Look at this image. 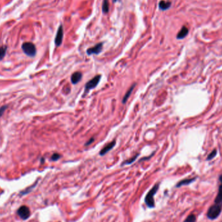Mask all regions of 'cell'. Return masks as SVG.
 Listing matches in <instances>:
<instances>
[{"mask_svg": "<svg viewBox=\"0 0 222 222\" xmlns=\"http://www.w3.org/2000/svg\"><path fill=\"white\" fill-rule=\"evenodd\" d=\"M102 49H103V43H99L98 44H96V45L94 46V47L88 48L87 51V53L88 55H91L93 54L98 55L99 53H101V51H102Z\"/></svg>", "mask_w": 222, "mask_h": 222, "instance_id": "obj_7", "label": "cell"}, {"mask_svg": "<svg viewBox=\"0 0 222 222\" xmlns=\"http://www.w3.org/2000/svg\"><path fill=\"white\" fill-rule=\"evenodd\" d=\"M109 9V4H108V0H104L102 6V10L104 13H107Z\"/></svg>", "mask_w": 222, "mask_h": 222, "instance_id": "obj_15", "label": "cell"}, {"mask_svg": "<svg viewBox=\"0 0 222 222\" xmlns=\"http://www.w3.org/2000/svg\"><path fill=\"white\" fill-rule=\"evenodd\" d=\"M7 106L5 105V106H3L2 107L0 108V118H1V116L3 115V114L4 112H5V110L7 109Z\"/></svg>", "mask_w": 222, "mask_h": 222, "instance_id": "obj_21", "label": "cell"}, {"mask_svg": "<svg viewBox=\"0 0 222 222\" xmlns=\"http://www.w3.org/2000/svg\"><path fill=\"white\" fill-rule=\"evenodd\" d=\"M135 87H136V84H135H135H133L132 85L131 87V88H129V90L127 91L126 94H125V96H124V97H123V100H122V103H123V104H124V103H126L127 102V100H128L129 98V97H130V96H131V93H132V90H134V88H135Z\"/></svg>", "mask_w": 222, "mask_h": 222, "instance_id": "obj_13", "label": "cell"}, {"mask_svg": "<svg viewBox=\"0 0 222 222\" xmlns=\"http://www.w3.org/2000/svg\"><path fill=\"white\" fill-rule=\"evenodd\" d=\"M138 156H139V154H136L135 156L132 157V158H131L130 159H129V160H126V161H125V162H123V164H122V166H123V165L131 164H132V163H134V162H135V161L136 160V159L137 158H138Z\"/></svg>", "mask_w": 222, "mask_h": 222, "instance_id": "obj_17", "label": "cell"}, {"mask_svg": "<svg viewBox=\"0 0 222 222\" xmlns=\"http://www.w3.org/2000/svg\"><path fill=\"white\" fill-rule=\"evenodd\" d=\"M101 78H102V76H101L100 75H96V76L94 77V78H93L91 80H90L89 81H88L86 84V85H85V92H86V93L98 86V84H99V83L100 81Z\"/></svg>", "mask_w": 222, "mask_h": 222, "instance_id": "obj_5", "label": "cell"}, {"mask_svg": "<svg viewBox=\"0 0 222 222\" xmlns=\"http://www.w3.org/2000/svg\"><path fill=\"white\" fill-rule=\"evenodd\" d=\"M7 49V46H2L0 47V60H2L5 56Z\"/></svg>", "mask_w": 222, "mask_h": 222, "instance_id": "obj_18", "label": "cell"}, {"mask_svg": "<svg viewBox=\"0 0 222 222\" xmlns=\"http://www.w3.org/2000/svg\"><path fill=\"white\" fill-rule=\"evenodd\" d=\"M159 186H160V183H157L156 184H155L154 187H153L149 191V192L146 196V197H145V203H146V205L149 208L155 207V203L154 196L156 194L157 191H158V190L159 188Z\"/></svg>", "mask_w": 222, "mask_h": 222, "instance_id": "obj_1", "label": "cell"}, {"mask_svg": "<svg viewBox=\"0 0 222 222\" xmlns=\"http://www.w3.org/2000/svg\"><path fill=\"white\" fill-rule=\"evenodd\" d=\"M159 9L163 10V11H165L168 9L169 7H171V3L169 2H165V1H161L160 2L159 4Z\"/></svg>", "mask_w": 222, "mask_h": 222, "instance_id": "obj_14", "label": "cell"}, {"mask_svg": "<svg viewBox=\"0 0 222 222\" xmlns=\"http://www.w3.org/2000/svg\"><path fill=\"white\" fill-rule=\"evenodd\" d=\"M82 79V74L79 71H76L72 74L71 77V81L74 84H78Z\"/></svg>", "mask_w": 222, "mask_h": 222, "instance_id": "obj_10", "label": "cell"}, {"mask_svg": "<svg viewBox=\"0 0 222 222\" xmlns=\"http://www.w3.org/2000/svg\"><path fill=\"white\" fill-rule=\"evenodd\" d=\"M216 155H217V150H216V149H214V150L211 153H210V154L208 155V157H207V160H212V159H214V157L216 156Z\"/></svg>", "mask_w": 222, "mask_h": 222, "instance_id": "obj_19", "label": "cell"}, {"mask_svg": "<svg viewBox=\"0 0 222 222\" xmlns=\"http://www.w3.org/2000/svg\"><path fill=\"white\" fill-rule=\"evenodd\" d=\"M115 145H116V141H115V140L112 141V142H110V143H108V144H107L106 146H105V147L102 149V150L100 151V152H99V155H102V156H103V155H106L108 151H111V149L115 146Z\"/></svg>", "mask_w": 222, "mask_h": 222, "instance_id": "obj_9", "label": "cell"}, {"mask_svg": "<svg viewBox=\"0 0 222 222\" xmlns=\"http://www.w3.org/2000/svg\"><path fill=\"white\" fill-rule=\"evenodd\" d=\"M60 155L59 154H58V153H54V154L51 156V160H53V161H56L57 160L60 159Z\"/></svg>", "mask_w": 222, "mask_h": 222, "instance_id": "obj_20", "label": "cell"}, {"mask_svg": "<svg viewBox=\"0 0 222 222\" xmlns=\"http://www.w3.org/2000/svg\"><path fill=\"white\" fill-rule=\"evenodd\" d=\"M222 211V207L217 206L216 205H212L210 207L208 210L207 211V216L210 220H216L218 217L220 215V214Z\"/></svg>", "mask_w": 222, "mask_h": 222, "instance_id": "obj_2", "label": "cell"}, {"mask_svg": "<svg viewBox=\"0 0 222 222\" xmlns=\"http://www.w3.org/2000/svg\"><path fill=\"white\" fill-rule=\"evenodd\" d=\"M219 181L220 184L218 188V192H217V196L214 199V204L222 207V174L220 175V176L219 177Z\"/></svg>", "mask_w": 222, "mask_h": 222, "instance_id": "obj_6", "label": "cell"}, {"mask_svg": "<svg viewBox=\"0 0 222 222\" xmlns=\"http://www.w3.org/2000/svg\"><path fill=\"white\" fill-rule=\"evenodd\" d=\"M188 34V29L187 27H183L182 29L180 30L179 33L177 35V39H183L187 37V35Z\"/></svg>", "mask_w": 222, "mask_h": 222, "instance_id": "obj_12", "label": "cell"}, {"mask_svg": "<svg viewBox=\"0 0 222 222\" xmlns=\"http://www.w3.org/2000/svg\"><path fill=\"white\" fill-rule=\"evenodd\" d=\"M196 179V177H193V178L185 179H183V180H181V181H179L178 183L176 184V187L179 188V187H182V186H184V185H188L190 183H193Z\"/></svg>", "mask_w": 222, "mask_h": 222, "instance_id": "obj_11", "label": "cell"}, {"mask_svg": "<svg viewBox=\"0 0 222 222\" xmlns=\"http://www.w3.org/2000/svg\"><path fill=\"white\" fill-rule=\"evenodd\" d=\"M18 215L20 216V218L23 220L28 219L31 216V211L29 208L26 205H22L20 207L17 211Z\"/></svg>", "mask_w": 222, "mask_h": 222, "instance_id": "obj_4", "label": "cell"}, {"mask_svg": "<svg viewBox=\"0 0 222 222\" xmlns=\"http://www.w3.org/2000/svg\"><path fill=\"white\" fill-rule=\"evenodd\" d=\"M196 216L193 214H191L187 216L184 221V222H196Z\"/></svg>", "mask_w": 222, "mask_h": 222, "instance_id": "obj_16", "label": "cell"}, {"mask_svg": "<svg viewBox=\"0 0 222 222\" xmlns=\"http://www.w3.org/2000/svg\"><path fill=\"white\" fill-rule=\"evenodd\" d=\"M63 35H64V32H63V27L62 26H60L57 31V33H56V37L55 39V44L56 46H60L61 45L62 42V39H63Z\"/></svg>", "mask_w": 222, "mask_h": 222, "instance_id": "obj_8", "label": "cell"}, {"mask_svg": "<svg viewBox=\"0 0 222 222\" xmlns=\"http://www.w3.org/2000/svg\"><path fill=\"white\" fill-rule=\"evenodd\" d=\"M94 138H91V139H90L89 140H88V142H87V143H86V146H88V145H90L92 142H93V141H94Z\"/></svg>", "mask_w": 222, "mask_h": 222, "instance_id": "obj_22", "label": "cell"}, {"mask_svg": "<svg viewBox=\"0 0 222 222\" xmlns=\"http://www.w3.org/2000/svg\"><path fill=\"white\" fill-rule=\"evenodd\" d=\"M22 48L24 53L29 56H34L37 53V49H36L35 44L31 42L23 43Z\"/></svg>", "mask_w": 222, "mask_h": 222, "instance_id": "obj_3", "label": "cell"}]
</instances>
